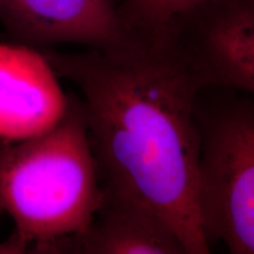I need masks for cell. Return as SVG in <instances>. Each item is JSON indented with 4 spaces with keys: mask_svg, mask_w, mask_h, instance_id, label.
<instances>
[{
    "mask_svg": "<svg viewBox=\"0 0 254 254\" xmlns=\"http://www.w3.org/2000/svg\"><path fill=\"white\" fill-rule=\"evenodd\" d=\"M206 0H122L120 11L129 30L161 33L190 9Z\"/></svg>",
    "mask_w": 254,
    "mask_h": 254,
    "instance_id": "cell-8",
    "label": "cell"
},
{
    "mask_svg": "<svg viewBox=\"0 0 254 254\" xmlns=\"http://www.w3.org/2000/svg\"><path fill=\"white\" fill-rule=\"evenodd\" d=\"M195 114L199 212L208 243L254 254V97L202 85Z\"/></svg>",
    "mask_w": 254,
    "mask_h": 254,
    "instance_id": "cell-3",
    "label": "cell"
},
{
    "mask_svg": "<svg viewBox=\"0 0 254 254\" xmlns=\"http://www.w3.org/2000/svg\"><path fill=\"white\" fill-rule=\"evenodd\" d=\"M44 51L19 43H0V141H19L44 133L67 107Z\"/></svg>",
    "mask_w": 254,
    "mask_h": 254,
    "instance_id": "cell-6",
    "label": "cell"
},
{
    "mask_svg": "<svg viewBox=\"0 0 254 254\" xmlns=\"http://www.w3.org/2000/svg\"><path fill=\"white\" fill-rule=\"evenodd\" d=\"M43 51L56 74L80 91L101 185L155 209L186 254L211 253L198 200L202 82L166 34L131 30L107 50Z\"/></svg>",
    "mask_w": 254,
    "mask_h": 254,
    "instance_id": "cell-1",
    "label": "cell"
},
{
    "mask_svg": "<svg viewBox=\"0 0 254 254\" xmlns=\"http://www.w3.org/2000/svg\"><path fill=\"white\" fill-rule=\"evenodd\" d=\"M165 34L202 85L254 97V0H206Z\"/></svg>",
    "mask_w": 254,
    "mask_h": 254,
    "instance_id": "cell-4",
    "label": "cell"
},
{
    "mask_svg": "<svg viewBox=\"0 0 254 254\" xmlns=\"http://www.w3.org/2000/svg\"><path fill=\"white\" fill-rule=\"evenodd\" d=\"M0 23L15 41L107 50L131 34L117 0H0Z\"/></svg>",
    "mask_w": 254,
    "mask_h": 254,
    "instance_id": "cell-5",
    "label": "cell"
},
{
    "mask_svg": "<svg viewBox=\"0 0 254 254\" xmlns=\"http://www.w3.org/2000/svg\"><path fill=\"white\" fill-rule=\"evenodd\" d=\"M103 198L84 107L67 95L62 119L44 133L0 141V211L14 221L12 236L32 252L88 227Z\"/></svg>",
    "mask_w": 254,
    "mask_h": 254,
    "instance_id": "cell-2",
    "label": "cell"
},
{
    "mask_svg": "<svg viewBox=\"0 0 254 254\" xmlns=\"http://www.w3.org/2000/svg\"><path fill=\"white\" fill-rule=\"evenodd\" d=\"M101 186V204L86 230L56 241L46 253L186 254L172 226L155 209L127 193Z\"/></svg>",
    "mask_w": 254,
    "mask_h": 254,
    "instance_id": "cell-7",
    "label": "cell"
},
{
    "mask_svg": "<svg viewBox=\"0 0 254 254\" xmlns=\"http://www.w3.org/2000/svg\"><path fill=\"white\" fill-rule=\"evenodd\" d=\"M28 252L27 247L12 236L7 241L0 244V253H25Z\"/></svg>",
    "mask_w": 254,
    "mask_h": 254,
    "instance_id": "cell-9",
    "label": "cell"
}]
</instances>
